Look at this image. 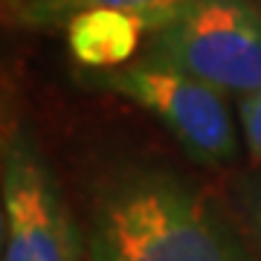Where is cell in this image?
I'll list each match as a JSON object with an SVG mask.
<instances>
[{
    "mask_svg": "<svg viewBox=\"0 0 261 261\" xmlns=\"http://www.w3.org/2000/svg\"><path fill=\"white\" fill-rule=\"evenodd\" d=\"M87 247L90 261H241L203 197L160 171L125 174L105 189Z\"/></svg>",
    "mask_w": 261,
    "mask_h": 261,
    "instance_id": "obj_1",
    "label": "cell"
},
{
    "mask_svg": "<svg viewBox=\"0 0 261 261\" xmlns=\"http://www.w3.org/2000/svg\"><path fill=\"white\" fill-rule=\"evenodd\" d=\"M145 58L218 90L261 93V9L252 0H195L160 32Z\"/></svg>",
    "mask_w": 261,
    "mask_h": 261,
    "instance_id": "obj_2",
    "label": "cell"
},
{
    "mask_svg": "<svg viewBox=\"0 0 261 261\" xmlns=\"http://www.w3.org/2000/svg\"><path fill=\"white\" fill-rule=\"evenodd\" d=\"M108 87L154 113L197 163L221 166L235 157V128L218 87L154 58L113 73Z\"/></svg>",
    "mask_w": 261,
    "mask_h": 261,
    "instance_id": "obj_3",
    "label": "cell"
},
{
    "mask_svg": "<svg viewBox=\"0 0 261 261\" xmlns=\"http://www.w3.org/2000/svg\"><path fill=\"white\" fill-rule=\"evenodd\" d=\"M75 232L44 160L27 140L3 148V261H73Z\"/></svg>",
    "mask_w": 261,
    "mask_h": 261,
    "instance_id": "obj_4",
    "label": "cell"
},
{
    "mask_svg": "<svg viewBox=\"0 0 261 261\" xmlns=\"http://www.w3.org/2000/svg\"><path fill=\"white\" fill-rule=\"evenodd\" d=\"M142 32L145 27L137 18L111 9H82L67 23V41L73 56L90 67L128 61Z\"/></svg>",
    "mask_w": 261,
    "mask_h": 261,
    "instance_id": "obj_5",
    "label": "cell"
},
{
    "mask_svg": "<svg viewBox=\"0 0 261 261\" xmlns=\"http://www.w3.org/2000/svg\"><path fill=\"white\" fill-rule=\"evenodd\" d=\"M47 15H75L82 9H111L137 18L145 32H160L195 0H41Z\"/></svg>",
    "mask_w": 261,
    "mask_h": 261,
    "instance_id": "obj_6",
    "label": "cell"
},
{
    "mask_svg": "<svg viewBox=\"0 0 261 261\" xmlns=\"http://www.w3.org/2000/svg\"><path fill=\"white\" fill-rule=\"evenodd\" d=\"M238 113H241V125L250 148L261 157V93L244 96L241 105H238Z\"/></svg>",
    "mask_w": 261,
    "mask_h": 261,
    "instance_id": "obj_7",
    "label": "cell"
},
{
    "mask_svg": "<svg viewBox=\"0 0 261 261\" xmlns=\"http://www.w3.org/2000/svg\"><path fill=\"white\" fill-rule=\"evenodd\" d=\"M241 209L247 215V229L252 241L261 250V180H252L241 189Z\"/></svg>",
    "mask_w": 261,
    "mask_h": 261,
    "instance_id": "obj_8",
    "label": "cell"
}]
</instances>
